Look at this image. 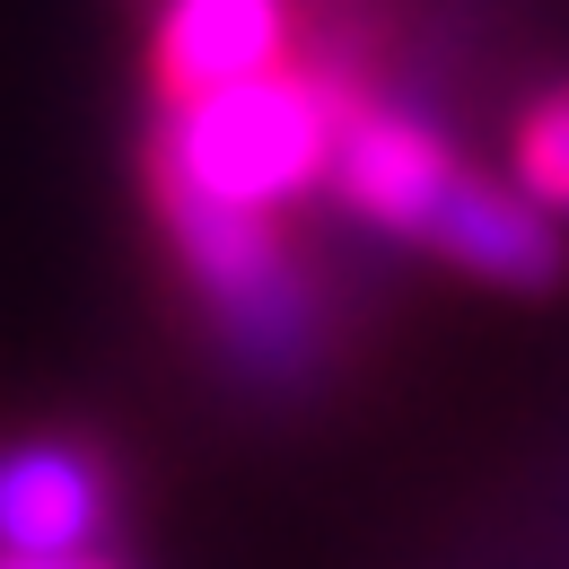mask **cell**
Masks as SVG:
<instances>
[{"label": "cell", "instance_id": "6da1fadb", "mask_svg": "<svg viewBox=\"0 0 569 569\" xmlns=\"http://www.w3.org/2000/svg\"><path fill=\"white\" fill-rule=\"evenodd\" d=\"M465 176L473 167L456 158V141L429 123L421 106L359 88L351 123H342V149H333V193H342V211L359 228H377L395 246H429Z\"/></svg>", "mask_w": 569, "mask_h": 569}, {"label": "cell", "instance_id": "7a4b0ae2", "mask_svg": "<svg viewBox=\"0 0 569 569\" xmlns=\"http://www.w3.org/2000/svg\"><path fill=\"white\" fill-rule=\"evenodd\" d=\"M114 526V465L79 438L0 447V543L9 552H88Z\"/></svg>", "mask_w": 569, "mask_h": 569}, {"label": "cell", "instance_id": "3957f363", "mask_svg": "<svg viewBox=\"0 0 569 569\" xmlns=\"http://www.w3.org/2000/svg\"><path fill=\"white\" fill-rule=\"evenodd\" d=\"M298 36V0H167L149 36V88L158 106H184L202 88H228L246 71H272Z\"/></svg>", "mask_w": 569, "mask_h": 569}, {"label": "cell", "instance_id": "277c9868", "mask_svg": "<svg viewBox=\"0 0 569 569\" xmlns=\"http://www.w3.org/2000/svg\"><path fill=\"white\" fill-rule=\"evenodd\" d=\"M429 254H447L456 272L499 281V289L561 281V237H552L543 202H535L526 184H499V176H465V184H456V202H447V219H438Z\"/></svg>", "mask_w": 569, "mask_h": 569}, {"label": "cell", "instance_id": "5b68a950", "mask_svg": "<svg viewBox=\"0 0 569 569\" xmlns=\"http://www.w3.org/2000/svg\"><path fill=\"white\" fill-rule=\"evenodd\" d=\"M508 158H517V184L543 211H569V88H543L535 106H517Z\"/></svg>", "mask_w": 569, "mask_h": 569}, {"label": "cell", "instance_id": "8992f818", "mask_svg": "<svg viewBox=\"0 0 569 569\" xmlns=\"http://www.w3.org/2000/svg\"><path fill=\"white\" fill-rule=\"evenodd\" d=\"M0 569H123V561H106L97 543H88V552H9V543H0Z\"/></svg>", "mask_w": 569, "mask_h": 569}]
</instances>
